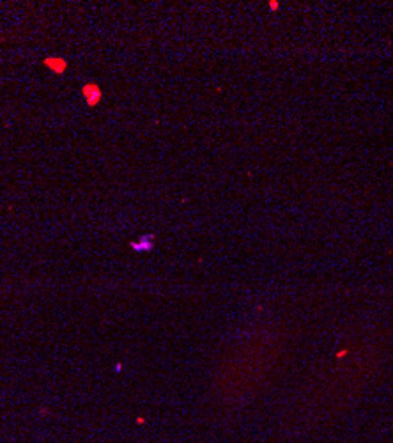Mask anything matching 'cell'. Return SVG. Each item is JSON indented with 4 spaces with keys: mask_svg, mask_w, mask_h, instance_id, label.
<instances>
[{
    "mask_svg": "<svg viewBox=\"0 0 393 443\" xmlns=\"http://www.w3.org/2000/svg\"><path fill=\"white\" fill-rule=\"evenodd\" d=\"M376 349L365 335H351L312 378L296 403V429H308L339 415L372 372Z\"/></svg>",
    "mask_w": 393,
    "mask_h": 443,
    "instance_id": "cell-1",
    "label": "cell"
},
{
    "mask_svg": "<svg viewBox=\"0 0 393 443\" xmlns=\"http://www.w3.org/2000/svg\"><path fill=\"white\" fill-rule=\"evenodd\" d=\"M285 346V332L278 326L266 325L251 330L223 366L220 376L223 399L237 403L250 397L276 369Z\"/></svg>",
    "mask_w": 393,
    "mask_h": 443,
    "instance_id": "cell-2",
    "label": "cell"
},
{
    "mask_svg": "<svg viewBox=\"0 0 393 443\" xmlns=\"http://www.w3.org/2000/svg\"><path fill=\"white\" fill-rule=\"evenodd\" d=\"M81 96L85 98L89 107H96L103 98V91L98 84H85L81 87Z\"/></svg>",
    "mask_w": 393,
    "mask_h": 443,
    "instance_id": "cell-3",
    "label": "cell"
},
{
    "mask_svg": "<svg viewBox=\"0 0 393 443\" xmlns=\"http://www.w3.org/2000/svg\"><path fill=\"white\" fill-rule=\"evenodd\" d=\"M44 68H48L50 71H53L55 74H62L66 73V69L69 68V62L62 57H46L43 61Z\"/></svg>",
    "mask_w": 393,
    "mask_h": 443,
    "instance_id": "cell-4",
    "label": "cell"
},
{
    "mask_svg": "<svg viewBox=\"0 0 393 443\" xmlns=\"http://www.w3.org/2000/svg\"><path fill=\"white\" fill-rule=\"evenodd\" d=\"M153 247H154V243H153V238H151V236H146V238H142L140 241L131 243L133 250H151Z\"/></svg>",
    "mask_w": 393,
    "mask_h": 443,
    "instance_id": "cell-5",
    "label": "cell"
}]
</instances>
